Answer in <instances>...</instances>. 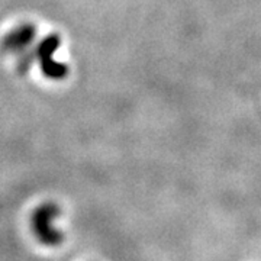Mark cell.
I'll return each mask as SVG.
<instances>
[{
    "label": "cell",
    "instance_id": "obj_3",
    "mask_svg": "<svg viewBox=\"0 0 261 261\" xmlns=\"http://www.w3.org/2000/svg\"><path fill=\"white\" fill-rule=\"evenodd\" d=\"M34 37V29L32 27H23L19 31H16L15 34H12L8 38V45L13 48H22L28 44L29 41Z\"/></svg>",
    "mask_w": 261,
    "mask_h": 261
},
{
    "label": "cell",
    "instance_id": "obj_1",
    "mask_svg": "<svg viewBox=\"0 0 261 261\" xmlns=\"http://www.w3.org/2000/svg\"><path fill=\"white\" fill-rule=\"evenodd\" d=\"M58 44H60L58 37L53 35V37L47 38V39L41 44L39 51H38L39 58H41V64H42L44 73H45L48 77H53V79H60V77H63V75L67 73V68H65L64 65L57 64V63H54V61L51 60V56H53V53L58 48Z\"/></svg>",
    "mask_w": 261,
    "mask_h": 261
},
{
    "label": "cell",
    "instance_id": "obj_2",
    "mask_svg": "<svg viewBox=\"0 0 261 261\" xmlns=\"http://www.w3.org/2000/svg\"><path fill=\"white\" fill-rule=\"evenodd\" d=\"M56 214V207L51 205L42 206L34 214V229L38 237L45 243H57L58 240L57 232L49 226V221Z\"/></svg>",
    "mask_w": 261,
    "mask_h": 261
}]
</instances>
